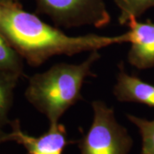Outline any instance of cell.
<instances>
[{"instance_id":"8992f818","label":"cell","mask_w":154,"mask_h":154,"mask_svg":"<svg viewBox=\"0 0 154 154\" xmlns=\"http://www.w3.org/2000/svg\"><path fill=\"white\" fill-rule=\"evenodd\" d=\"M17 143L22 144L29 154H62L67 145L66 131L61 124H49L47 132L38 137L25 134L21 129L18 120L10 122Z\"/></svg>"},{"instance_id":"6da1fadb","label":"cell","mask_w":154,"mask_h":154,"mask_svg":"<svg viewBox=\"0 0 154 154\" xmlns=\"http://www.w3.org/2000/svg\"><path fill=\"white\" fill-rule=\"evenodd\" d=\"M0 33L31 66H39L54 56H74L115 44L128 42V34L72 36L47 24L22 6L0 4Z\"/></svg>"},{"instance_id":"ba28073f","label":"cell","mask_w":154,"mask_h":154,"mask_svg":"<svg viewBox=\"0 0 154 154\" xmlns=\"http://www.w3.org/2000/svg\"><path fill=\"white\" fill-rule=\"evenodd\" d=\"M22 75L0 70V129L10 124L8 115L14 99V91Z\"/></svg>"},{"instance_id":"7c38bea8","label":"cell","mask_w":154,"mask_h":154,"mask_svg":"<svg viewBox=\"0 0 154 154\" xmlns=\"http://www.w3.org/2000/svg\"><path fill=\"white\" fill-rule=\"evenodd\" d=\"M14 140L15 135L12 131L11 132L7 133L4 131L2 128L0 129V144L7 141H14Z\"/></svg>"},{"instance_id":"7a4b0ae2","label":"cell","mask_w":154,"mask_h":154,"mask_svg":"<svg viewBox=\"0 0 154 154\" xmlns=\"http://www.w3.org/2000/svg\"><path fill=\"white\" fill-rule=\"evenodd\" d=\"M98 51H91L80 63H57L46 72L31 76L25 97L47 116L49 124L59 123L63 113L82 99L84 80L88 76H95L91 67L101 57Z\"/></svg>"},{"instance_id":"52a82bcc","label":"cell","mask_w":154,"mask_h":154,"mask_svg":"<svg viewBox=\"0 0 154 154\" xmlns=\"http://www.w3.org/2000/svg\"><path fill=\"white\" fill-rule=\"evenodd\" d=\"M119 68L117 82L113 87L116 99L121 102H136L154 108V86L127 74L122 63L119 65Z\"/></svg>"},{"instance_id":"4fadbf2b","label":"cell","mask_w":154,"mask_h":154,"mask_svg":"<svg viewBox=\"0 0 154 154\" xmlns=\"http://www.w3.org/2000/svg\"><path fill=\"white\" fill-rule=\"evenodd\" d=\"M0 4L7 5L22 6L20 0H0Z\"/></svg>"},{"instance_id":"3957f363","label":"cell","mask_w":154,"mask_h":154,"mask_svg":"<svg viewBox=\"0 0 154 154\" xmlns=\"http://www.w3.org/2000/svg\"><path fill=\"white\" fill-rule=\"evenodd\" d=\"M93 122L79 142L82 154H128L133 139L126 128L117 122L114 110L103 101H94Z\"/></svg>"},{"instance_id":"8fae6325","label":"cell","mask_w":154,"mask_h":154,"mask_svg":"<svg viewBox=\"0 0 154 154\" xmlns=\"http://www.w3.org/2000/svg\"><path fill=\"white\" fill-rule=\"evenodd\" d=\"M127 118L136 125L142 138L141 154H154V120L149 121L128 114Z\"/></svg>"},{"instance_id":"30bf717a","label":"cell","mask_w":154,"mask_h":154,"mask_svg":"<svg viewBox=\"0 0 154 154\" xmlns=\"http://www.w3.org/2000/svg\"><path fill=\"white\" fill-rule=\"evenodd\" d=\"M23 59L0 33V70L23 74Z\"/></svg>"},{"instance_id":"5b68a950","label":"cell","mask_w":154,"mask_h":154,"mask_svg":"<svg viewBox=\"0 0 154 154\" xmlns=\"http://www.w3.org/2000/svg\"><path fill=\"white\" fill-rule=\"evenodd\" d=\"M128 42L131 44L128 54L130 64L139 70L154 66V23L150 19L145 22L131 19L126 24Z\"/></svg>"},{"instance_id":"277c9868","label":"cell","mask_w":154,"mask_h":154,"mask_svg":"<svg viewBox=\"0 0 154 154\" xmlns=\"http://www.w3.org/2000/svg\"><path fill=\"white\" fill-rule=\"evenodd\" d=\"M36 14L47 15L57 26L66 29L106 26L111 15L104 0H33Z\"/></svg>"},{"instance_id":"9c48e42d","label":"cell","mask_w":154,"mask_h":154,"mask_svg":"<svg viewBox=\"0 0 154 154\" xmlns=\"http://www.w3.org/2000/svg\"><path fill=\"white\" fill-rule=\"evenodd\" d=\"M114 2L120 10L118 20L121 25H126L131 19H138L154 7V0H114Z\"/></svg>"}]
</instances>
